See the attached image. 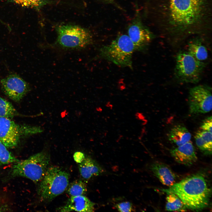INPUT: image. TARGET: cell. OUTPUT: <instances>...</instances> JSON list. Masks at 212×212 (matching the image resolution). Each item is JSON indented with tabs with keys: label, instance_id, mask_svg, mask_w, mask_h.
Wrapping results in <instances>:
<instances>
[{
	"label": "cell",
	"instance_id": "19",
	"mask_svg": "<svg viewBox=\"0 0 212 212\" xmlns=\"http://www.w3.org/2000/svg\"><path fill=\"white\" fill-rule=\"evenodd\" d=\"M166 193L165 209L167 211L181 212L186 211V207L176 195L172 193Z\"/></svg>",
	"mask_w": 212,
	"mask_h": 212
},
{
	"label": "cell",
	"instance_id": "13",
	"mask_svg": "<svg viewBox=\"0 0 212 212\" xmlns=\"http://www.w3.org/2000/svg\"><path fill=\"white\" fill-rule=\"evenodd\" d=\"M95 203L84 195L71 196L66 204L59 208V211L91 212L95 211Z\"/></svg>",
	"mask_w": 212,
	"mask_h": 212
},
{
	"label": "cell",
	"instance_id": "18",
	"mask_svg": "<svg viewBox=\"0 0 212 212\" xmlns=\"http://www.w3.org/2000/svg\"><path fill=\"white\" fill-rule=\"evenodd\" d=\"M188 52L200 62H204L208 57V52L206 47L198 39L193 40L189 42Z\"/></svg>",
	"mask_w": 212,
	"mask_h": 212
},
{
	"label": "cell",
	"instance_id": "16",
	"mask_svg": "<svg viewBox=\"0 0 212 212\" xmlns=\"http://www.w3.org/2000/svg\"><path fill=\"white\" fill-rule=\"evenodd\" d=\"M191 135L188 129L181 125H176L170 131L168 135V140L178 146L190 141Z\"/></svg>",
	"mask_w": 212,
	"mask_h": 212
},
{
	"label": "cell",
	"instance_id": "26",
	"mask_svg": "<svg viewBox=\"0 0 212 212\" xmlns=\"http://www.w3.org/2000/svg\"><path fill=\"white\" fill-rule=\"evenodd\" d=\"M10 209L9 206L7 204L0 201V212L7 211Z\"/></svg>",
	"mask_w": 212,
	"mask_h": 212
},
{
	"label": "cell",
	"instance_id": "10",
	"mask_svg": "<svg viewBox=\"0 0 212 212\" xmlns=\"http://www.w3.org/2000/svg\"><path fill=\"white\" fill-rule=\"evenodd\" d=\"M127 33L135 50L140 51L144 49L152 38L151 33L143 25L138 12L128 26Z\"/></svg>",
	"mask_w": 212,
	"mask_h": 212
},
{
	"label": "cell",
	"instance_id": "22",
	"mask_svg": "<svg viewBox=\"0 0 212 212\" xmlns=\"http://www.w3.org/2000/svg\"><path fill=\"white\" fill-rule=\"evenodd\" d=\"M19 160L0 141V167L6 165L14 164Z\"/></svg>",
	"mask_w": 212,
	"mask_h": 212
},
{
	"label": "cell",
	"instance_id": "14",
	"mask_svg": "<svg viewBox=\"0 0 212 212\" xmlns=\"http://www.w3.org/2000/svg\"><path fill=\"white\" fill-rule=\"evenodd\" d=\"M150 169L163 184L170 186L175 183L176 176L167 165L162 163L156 162L151 165Z\"/></svg>",
	"mask_w": 212,
	"mask_h": 212
},
{
	"label": "cell",
	"instance_id": "7",
	"mask_svg": "<svg viewBox=\"0 0 212 212\" xmlns=\"http://www.w3.org/2000/svg\"><path fill=\"white\" fill-rule=\"evenodd\" d=\"M205 63L195 58L188 52H181L177 55L175 75L181 82L196 83L200 80Z\"/></svg>",
	"mask_w": 212,
	"mask_h": 212
},
{
	"label": "cell",
	"instance_id": "17",
	"mask_svg": "<svg viewBox=\"0 0 212 212\" xmlns=\"http://www.w3.org/2000/svg\"><path fill=\"white\" fill-rule=\"evenodd\" d=\"M195 139L197 146L205 154L212 153V132L201 130L196 133Z\"/></svg>",
	"mask_w": 212,
	"mask_h": 212
},
{
	"label": "cell",
	"instance_id": "23",
	"mask_svg": "<svg viewBox=\"0 0 212 212\" xmlns=\"http://www.w3.org/2000/svg\"><path fill=\"white\" fill-rule=\"evenodd\" d=\"M22 6L32 8L42 7L49 2V0H13Z\"/></svg>",
	"mask_w": 212,
	"mask_h": 212
},
{
	"label": "cell",
	"instance_id": "24",
	"mask_svg": "<svg viewBox=\"0 0 212 212\" xmlns=\"http://www.w3.org/2000/svg\"><path fill=\"white\" fill-rule=\"evenodd\" d=\"M115 207L120 212H129L133 211L134 209L132 204L128 201H125L117 204Z\"/></svg>",
	"mask_w": 212,
	"mask_h": 212
},
{
	"label": "cell",
	"instance_id": "11",
	"mask_svg": "<svg viewBox=\"0 0 212 212\" xmlns=\"http://www.w3.org/2000/svg\"><path fill=\"white\" fill-rule=\"evenodd\" d=\"M0 83L5 94L17 102L20 101L30 89L29 84L16 74H9L2 79Z\"/></svg>",
	"mask_w": 212,
	"mask_h": 212
},
{
	"label": "cell",
	"instance_id": "5",
	"mask_svg": "<svg viewBox=\"0 0 212 212\" xmlns=\"http://www.w3.org/2000/svg\"><path fill=\"white\" fill-rule=\"evenodd\" d=\"M56 44L65 49H82L90 45L92 36L88 30L75 25H63L57 29Z\"/></svg>",
	"mask_w": 212,
	"mask_h": 212
},
{
	"label": "cell",
	"instance_id": "4",
	"mask_svg": "<svg viewBox=\"0 0 212 212\" xmlns=\"http://www.w3.org/2000/svg\"><path fill=\"white\" fill-rule=\"evenodd\" d=\"M135 51L133 44L128 36H118L109 44L100 49L101 56L120 67L132 68V57Z\"/></svg>",
	"mask_w": 212,
	"mask_h": 212
},
{
	"label": "cell",
	"instance_id": "6",
	"mask_svg": "<svg viewBox=\"0 0 212 212\" xmlns=\"http://www.w3.org/2000/svg\"><path fill=\"white\" fill-rule=\"evenodd\" d=\"M40 127L20 125L11 119L0 117V141L8 148H13L18 144L22 137L41 133Z\"/></svg>",
	"mask_w": 212,
	"mask_h": 212
},
{
	"label": "cell",
	"instance_id": "21",
	"mask_svg": "<svg viewBox=\"0 0 212 212\" xmlns=\"http://www.w3.org/2000/svg\"><path fill=\"white\" fill-rule=\"evenodd\" d=\"M18 113L12 104L0 97V117L12 119Z\"/></svg>",
	"mask_w": 212,
	"mask_h": 212
},
{
	"label": "cell",
	"instance_id": "25",
	"mask_svg": "<svg viewBox=\"0 0 212 212\" xmlns=\"http://www.w3.org/2000/svg\"><path fill=\"white\" fill-rule=\"evenodd\" d=\"M212 121L211 116L205 119L203 121L201 124V129L212 132Z\"/></svg>",
	"mask_w": 212,
	"mask_h": 212
},
{
	"label": "cell",
	"instance_id": "15",
	"mask_svg": "<svg viewBox=\"0 0 212 212\" xmlns=\"http://www.w3.org/2000/svg\"><path fill=\"white\" fill-rule=\"evenodd\" d=\"M79 169L81 176L87 181L93 177L101 174L103 169L94 160L88 157H85L80 163Z\"/></svg>",
	"mask_w": 212,
	"mask_h": 212
},
{
	"label": "cell",
	"instance_id": "8",
	"mask_svg": "<svg viewBox=\"0 0 212 212\" xmlns=\"http://www.w3.org/2000/svg\"><path fill=\"white\" fill-rule=\"evenodd\" d=\"M171 15L179 25L191 24L196 21L200 11L199 0H170Z\"/></svg>",
	"mask_w": 212,
	"mask_h": 212
},
{
	"label": "cell",
	"instance_id": "9",
	"mask_svg": "<svg viewBox=\"0 0 212 212\" xmlns=\"http://www.w3.org/2000/svg\"><path fill=\"white\" fill-rule=\"evenodd\" d=\"M191 114L205 113L212 109L211 89L207 86L198 85L191 89L188 99Z\"/></svg>",
	"mask_w": 212,
	"mask_h": 212
},
{
	"label": "cell",
	"instance_id": "12",
	"mask_svg": "<svg viewBox=\"0 0 212 212\" xmlns=\"http://www.w3.org/2000/svg\"><path fill=\"white\" fill-rule=\"evenodd\" d=\"M170 153L177 162L186 166L193 165L197 160L194 147L190 141L171 149Z\"/></svg>",
	"mask_w": 212,
	"mask_h": 212
},
{
	"label": "cell",
	"instance_id": "1",
	"mask_svg": "<svg viewBox=\"0 0 212 212\" xmlns=\"http://www.w3.org/2000/svg\"><path fill=\"white\" fill-rule=\"evenodd\" d=\"M162 190L166 193L175 194L187 209L195 211H200L207 206L211 194L205 177L201 173L189 176Z\"/></svg>",
	"mask_w": 212,
	"mask_h": 212
},
{
	"label": "cell",
	"instance_id": "20",
	"mask_svg": "<svg viewBox=\"0 0 212 212\" xmlns=\"http://www.w3.org/2000/svg\"><path fill=\"white\" fill-rule=\"evenodd\" d=\"M67 189V193L71 197L84 195L87 191L86 184L80 180H76L69 184Z\"/></svg>",
	"mask_w": 212,
	"mask_h": 212
},
{
	"label": "cell",
	"instance_id": "2",
	"mask_svg": "<svg viewBox=\"0 0 212 212\" xmlns=\"http://www.w3.org/2000/svg\"><path fill=\"white\" fill-rule=\"evenodd\" d=\"M50 162L49 154L42 151L13 164L11 175L13 177L25 178L36 183L39 182L49 166Z\"/></svg>",
	"mask_w": 212,
	"mask_h": 212
},
{
	"label": "cell",
	"instance_id": "3",
	"mask_svg": "<svg viewBox=\"0 0 212 212\" xmlns=\"http://www.w3.org/2000/svg\"><path fill=\"white\" fill-rule=\"evenodd\" d=\"M69 177L67 172L59 167L49 166L38 188L41 200L49 202L63 193L69 184Z\"/></svg>",
	"mask_w": 212,
	"mask_h": 212
},
{
	"label": "cell",
	"instance_id": "27",
	"mask_svg": "<svg viewBox=\"0 0 212 212\" xmlns=\"http://www.w3.org/2000/svg\"><path fill=\"white\" fill-rule=\"evenodd\" d=\"M99 0L101 1H102L103 2H105L106 3L112 4H114L116 6L118 7V8L120 7H119L118 6H117V4L115 3V2L114 0Z\"/></svg>",
	"mask_w": 212,
	"mask_h": 212
}]
</instances>
